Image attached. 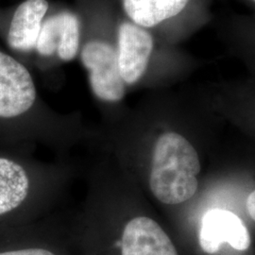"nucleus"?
<instances>
[{
  "mask_svg": "<svg viewBox=\"0 0 255 255\" xmlns=\"http://www.w3.org/2000/svg\"><path fill=\"white\" fill-rule=\"evenodd\" d=\"M201 163L191 143L177 132H164L155 143L149 186L157 200L175 205L198 190Z\"/></svg>",
  "mask_w": 255,
  "mask_h": 255,
  "instance_id": "nucleus-1",
  "label": "nucleus"
},
{
  "mask_svg": "<svg viewBox=\"0 0 255 255\" xmlns=\"http://www.w3.org/2000/svg\"><path fill=\"white\" fill-rule=\"evenodd\" d=\"M82 62L89 71L92 90L98 98L116 102L124 97V81L113 46L101 41L89 42L82 49Z\"/></svg>",
  "mask_w": 255,
  "mask_h": 255,
  "instance_id": "nucleus-2",
  "label": "nucleus"
},
{
  "mask_svg": "<svg viewBox=\"0 0 255 255\" xmlns=\"http://www.w3.org/2000/svg\"><path fill=\"white\" fill-rule=\"evenodd\" d=\"M35 100V85L27 68L0 52V118L12 119L25 114Z\"/></svg>",
  "mask_w": 255,
  "mask_h": 255,
  "instance_id": "nucleus-3",
  "label": "nucleus"
},
{
  "mask_svg": "<svg viewBox=\"0 0 255 255\" xmlns=\"http://www.w3.org/2000/svg\"><path fill=\"white\" fill-rule=\"evenodd\" d=\"M199 241L202 251L213 255L223 243L237 251H246L251 246L249 230L239 217L231 211L212 209L201 220Z\"/></svg>",
  "mask_w": 255,
  "mask_h": 255,
  "instance_id": "nucleus-4",
  "label": "nucleus"
},
{
  "mask_svg": "<svg viewBox=\"0 0 255 255\" xmlns=\"http://www.w3.org/2000/svg\"><path fill=\"white\" fill-rule=\"evenodd\" d=\"M119 71L128 84L135 83L146 71L153 48L151 35L133 24L124 23L119 27Z\"/></svg>",
  "mask_w": 255,
  "mask_h": 255,
  "instance_id": "nucleus-5",
  "label": "nucleus"
},
{
  "mask_svg": "<svg viewBox=\"0 0 255 255\" xmlns=\"http://www.w3.org/2000/svg\"><path fill=\"white\" fill-rule=\"evenodd\" d=\"M121 248L122 255H178L162 227L146 217H138L128 222Z\"/></svg>",
  "mask_w": 255,
  "mask_h": 255,
  "instance_id": "nucleus-6",
  "label": "nucleus"
},
{
  "mask_svg": "<svg viewBox=\"0 0 255 255\" xmlns=\"http://www.w3.org/2000/svg\"><path fill=\"white\" fill-rule=\"evenodd\" d=\"M48 9L46 0H26L15 10L8 34L9 46L27 51L36 45L42 21Z\"/></svg>",
  "mask_w": 255,
  "mask_h": 255,
  "instance_id": "nucleus-7",
  "label": "nucleus"
},
{
  "mask_svg": "<svg viewBox=\"0 0 255 255\" xmlns=\"http://www.w3.org/2000/svg\"><path fill=\"white\" fill-rule=\"evenodd\" d=\"M29 181L20 164L0 158V216L17 208L27 198Z\"/></svg>",
  "mask_w": 255,
  "mask_h": 255,
  "instance_id": "nucleus-8",
  "label": "nucleus"
},
{
  "mask_svg": "<svg viewBox=\"0 0 255 255\" xmlns=\"http://www.w3.org/2000/svg\"><path fill=\"white\" fill-rule=\"evenodd\" d=\"M189 0H123L128 15L137 25L151 27L171 18L185 8Z\"/></svg>",
  "mask_w": 255,
  "mask_h": 255,
  "instance_id": "nucleus-9",
  "label": "nucleus"
},
{
  "mask_svg": "<svg viewBox=\"0 0 255 255\" xmlns=\"http://www.w3.org/2000/svg\"><path fill=\"white\" fill-rule=\"evenodd\" d=\"M62 27L60 43L57 49L59 57L64 61L75 58L80 44V23L71 12H62Z\"/></svg>",
  "mask_w": 255,
  "mask_h": 255,
  "instance_id": "nucleus-10",
  "label": "nucleus"
},
{
  "mask_svg": "<svg viewBox=\"0 0 255 255\" xmlns=\"http://www.w3.org/2000/svg\"><path fill=\"white\" fill-rule=\"evenodd\" d=\"M61 27V13L46 19L41 27L35 45V47L40 54L50 56L57 51L60 43Z\"/></svg>",
  "mask_w": 255,
  "mask_h": 255,
  "instance_id": "nucleus-11",
  "label": "nucleus"
},
{
  "mask_svg": "<svg viewBox=\"0 0 255 255\" xmlns=\"http://www.w3.org/2000/svg\"><path fill=\"white\" fill-rule=\"evenodd\" d=\"M0 255H55L44 249H27V250H20V251H12V252H6L0 253Z\"/></svg>",
  "mask_w": 255,
  "mask_h": 255,
  "instance_id": "nucleus-12",
  "label": "nucleus"
},
{
  "mask_svg": "<svg viewBox=\"0 0 255 255\" xmlns=\"http://www.w3.org/2000/svg\"><path fill=\"white\" fill-rule=\"evenodd\" d=\"M255 192H252L248 199H247V210L250 215V217L255 220Z\"/></svg>",
  "mask_w": 255,
  "mask_h": 255,
  "instance_id": "nucleus-13",
  "label": "nucleus"
}]
</instances>
